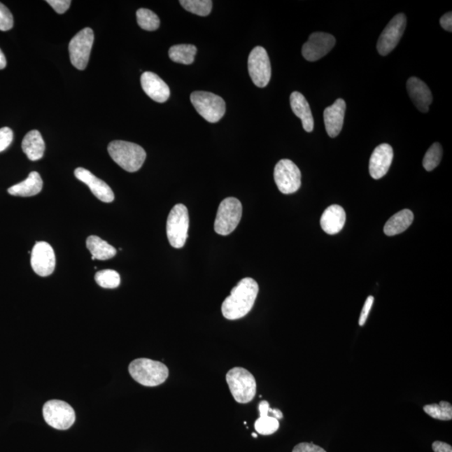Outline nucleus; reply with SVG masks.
Here are the masks:
<instances>
[{"mask_svg":"<svg viewBox=\"0 0 452 452\" xmlns=\"http://www.w3.org/2000/svg\"><path fill=\"white\" fill-rule=\"evenodd\" d=\"M258 292V284L254 279L246 277L239 281L221 306L224 318L237 320L246 316L253 309Z\"/></svg>","mask_w":452,"mask_h":452,"instance_id":"1","label":"nucleus"},{"mask_svg":"<svg viewBox=\"0 0 452 452\" xmlns=\"http://www.w3.org/2000/svg\"><path fill=\"white\" fill-rule=\"evenodd\" d=\"M108 150L115 163L130 173L139 171L147 157L142 147L126 141H113L109 143Z\"/></svg>","mask_w":452,"mask_h":452,"instance_id":"2","label":"nucleus"},{"mask_svg":"<svg viewBox=\"0 0 452 452\" xmlns=\"http://www.w3.org/2000/svg\"><path fill=\"white\" fill-rule=\"evenodd\" d=\"M132 378L143 386L155 387L162 385L169 377L168 367L159 361L138 359L129 367Z\"/></svg>","mask_w":452,"mask_h":452,"instance_id":"3","label":"nucleus"},{"mask_svg":"<svg viewBox=\"0 0 452 452\" xmlns=\"http://www.w3.org/2000/svg\"><path fill=\"white\" fill-rule=\"evenodd\" d=\"M229 390L236 402L240 404L249 403L257 394V381L248 370L236 367L226 374Z\"/></svg>","mask_w":452,"mask_h":452,"instance_id":"4","label":"nucleus"},{"mask_svg":"<svg viewBox=\"0 0 452 452\" xmlns=\"http://www.w3.org/2000/svg\"><path fill=\"white\" fill-rule=\"evenodd\" d=\"M190 101L197 113L211 123L218 122L225 113L223 97L208 92L197 91L191 94Z\"/></svg>","mask_w":452,"mask_h":452,"instance_id":"5","label":"nucleus"},{"mask_svg":"<svg viewBox=\"0 0 452 452\" xmlns=\"http://www.w3.org/2000/svg\"><path fill=\"white\" fill-rule=\"evenodd\" d=\"M190 226L189 211L185 206L178 204L170 211L167 220V236L174 248L185 246Z\"/></svg>","mask_w":452,"mask_h":452,"instance_id":"6","label":"nucleus"},{"mask_svg":"<svg viewBox=\"0 0 452 452\" xmlns=\"http://www.w3.org/2000/svg\"><path fill=\"white\" fill-rule=\"evenodd\" d=\"M242 216V204L236 198L229 197L220 204L215 221V230L220 236H228L236 229Z\"/></svg>","mask_w":452,"mask_h":452,"instance_id":"7","label":"nucleus"},{"mask_svg":"<svg viewBox=\"0 0 452 452\" xmlns=\"http://www.w3.org/2000/svg\"><path fill=\"white\" fill-rule=\"evenodd\" d=\"M43 416L47 424L57 430L69 429L76 421L73 408L58 400H49L44 404Z\"/></svg>","mask_w":452,"mask_h":452,"instance_id":"8","label":"nucleus"},{"mask_svg":"<svg viewBox=\"0 0 452 452\" xmlns=\"http://www.w3.org/2000/svg\"><path fill=\"white\" fill-rule=\"evenodd\" d=\"M94 42V33L91 28H85L72 38L69 44L70 59L76 69H86Z\"/></svg>","mask_w":452,"mask_h":452,"instance_id":"9","label":"nucleus"},{"mask_svg":"<svg viewBox=\"0 0 452 452\" xmlns=\"http://www.w3.org/2000/svg\"><path fill=\"white\" fill-rule=\"evenodd\" d=\"M277 188L284 195L296 193L302 185V174L297 166L290 160H281L274 169Z\"/></svg>","mask_w":452,"mask_h":452,"instance_id":"10","label":"nucleus"},{"mask_svg":"<svg viewBox=\"0 0 452 452\" xmlns=\"http://www.w3.org/2000/svg\"><path fill=\"white\" fill-rule=\"evenodd\" d=\"M248 71L255 86L263 88L269 83L271 76V62L267 50L263 47L257 46L251 50L248 58Z\"/></svg>","mask_w":452,"mask_h":452,"instance_id":"11","label":"nucleus"},{"mask_svg":"<svg viewBox=\"0 0 452 452\" xmlns=\"http://www.w3.org/2000/svg\"><path fill=\"white\" fill-rule=\"evenodd\" d=\"M406 27L407 16L404 14L395 15L379 38L377 44L379 53L383 57L390 54L402 40Z\"/></svg>","mask_w":452,"mask_h":452,"instance_id":"12","label":"nucleus"},{"mask_svg":"<svg viewBox=\"0 0 452 452\" xmlns=\"http://www.w3.org/2000/svg\"><path fill=\"white\" fill-rule=\"evenodd\" d=\"M335 44V37L331 34L315 32L302 46V53L306 61L316 62L330 53Z\"/></svg>","mask_w":452,"mask_h":452,"instance_id":"13","label":"nucleus"},{"mask_svg":"<svg viewBox=\"0 0 452 452\" xmlns=\"http://www.w3.org/2000/svg\"><path fill=\"white\" fill-rule=\"evenodd\" d=\"M31 263L32 269L40 276H48L55 271V251L48 243L36 242L31 251Z\"/></svg>","mask_w":452,"mask_h":452,"instance_id":"14","label":"nucleus"},{"mask_svg":"<svg viewBox=\"0 0 452 452\" xmlns=\"http://www.w3.org/2000/svg\"><path fill=\"white\" fill-rule=\"evenodd\" d=\"M394 151L390 145L382 143L374 149L369 160V174L374 180H379L389 171Z\"/></svg>","mask_w":452,"mask_h":452,"instance_id":"15","label":"nucleus"},{"mask_svg":"<svg viewBox=\"0 0 452 452\" xmlns=\"http://www.w3.org/2000/svg\"><path fill=\"white\" fill-rule=\"evenodd\" d=\"M75 176L78 181L90 188L92 194L101 202L105 203L113 202L114 194L108 183L94 176L89 170L84 168L76 169Z\"/></svg>","mask_w":452,"mask_h":452,"instance_id":"16","label":"nucleus"},{"mask_svg":"<svg viewBox=\"0 0 452 452\" xmlns=\"http://www.w3.org/2000/svg\"><path fill=\"white\" fill-rule=\"evenodd\" d=\"M141 85L143 90L152 100L160 104L168 101L170 90L167 84L159 76L153 72L146 71L141 76Z\"/></svg>","mask_w":452,"mask_h":452,"instance_id":"17","label":"nucleus"},{"mask_svg":"<svg viewBox=\"0 0 452 452\" xmlns=\"http://www.w3.org/2000/svg\"><path fill=\"white\" fill-rule=\"evenodd\" d=\"M345 111H346V104L342 98H339L334 104L324 110V125H325L327 134L330 138H336L342 131Z\"/></svg>","mask_w":452,"mask_h":452,"instance_id":"18","label":"nucleus"},{"mask_svg":"<svg viewBox=\"0 0 452 452\" xmlns=\"http://www.w3.org/2000/svg\"><path fill=\"white\" fill-rule=\"evenodd\" d=\"M407 87L409 96L417 109L421 113H428L433 97L428 85L413 76L407 80Z\"/></svg>","mask_w":452,"mask_h":452,"instance_id":"19","label":"nucleus"},{"mask_svg":"<svg viewBox=\"0 0 452 452\" xmlns=\"http://www.w3.org/2000/svg\"><path fill=\"white\" fill-rule=\"evenodd\" d=\"M345 221H346V214L344 208L339 204H332L323 212L320 224L327 234H335L343 229Z\"/></svg>","mask_w":452,"mask_h":452,"instance_id":"20","label":"nucleus"},{"mask_svg":"<svg viewBox=\"0 0 452 452\" xmlns=\"http://www.w3.org/2000/svg\"><path fill=\"white\" fill-rule=\"evenodd\" d=\"M291 108L294 114L301 119L302 127L306 133H311L314 129V120L308 101L302 93L294 92L290 97Z\"/></svg>","mask_w":452,"mask_h":452,"instance_id":"21","label":"nucleus"},{"mask_svg":"<svg viewBox=\"0 0 452 452\" xmlns=\"http://www.w3.org/2000/svg\"><path fill=\"white\" fill-rule=\"evenodd\" d=\"M43 181L39 173L31 172L27 180L13 185L8 190V194L20 197H31L41 193Z\"/></svg>","mask_w":452,"mask_h":452,"instance_id":"22","label":"nucleus"},{"mask_svg":"<svg viewBox=\"0 0 452 452\" xmlns=\"http://www.w3.org/2000/svg\"><path fill=\"white\" fill-rule=\"evenodd\" d=\"M45 148L44 139L39 131L32 130L25 135L22 141V149L29 160L36 161L42 159Z\"/></svg>","mask_w":452,"mask_h":452,"instance_id":"23","label":"nucleus"},{"mask_svg":"<svg viewBox=\"0 0 452 452\" xmlns=\"http://www.w3.org/2000/svg\"><path fill=\"white\" fill-rule=\"evenodd\" d=\"M413 220V213L409 210H403L390 217L383 228V232L389 236L402 234L411 226Z\"/></svg>","mask_w":452,"mask_h":452,"instance_id":"24","label":"nucleus"},{"mask_svg":"<svg viewBox=\"0 0 452 452\" xmlns=\"http://www.w3.org/2000/svg\"><path fill=\"white\" fill-rule=\"evenodd\" d=\"M87 247L92 257L100 261L113 258L117 254V250L113 246L96 236H91L87 239Z\"/></svg>","mask_w":452,"mask_h":452,"instance_id":"25","label":"nucleus"},{"mask_svg":"<svg viewBox=\"0 0 452 452\" xmlns=\"http://www.w3.org/2000/svg\"><path fill=\"white\" fill-rule=\"evenodd\" d=\"M196 53H197V48L193 45H173L169 50L171 61L183 65H191L195 62Z\"/></svg>","mask_w":452,"mask_h":452,"instance_id":"26","label":"nucleus"},{"mask_svg":"<svg viewBox=\"0 0 452 452\" xmlns=\"http://www.w3.org/2000/svg\"><path fill=\"white\" fill-rule=\"evenodd\" d=\"M136 20L144 31H155L160 27V20L155 12L148 8H139L136 11Z\"/></svg>","mask_w":452,"mask_h":452,"instance_id":"27","label":"nucleus"},{"mask_svg":"<svg viewBox=\"0 0 452 452\" xmlns=\"http://www.w3.org/2000/svg\"><path fill=\"white\" fill-rule=\"evenodd\" d=\"M180 3L188 12L199 16L210 15L213 6L211 0H181Z\"/></svg>","mask_w":452,"mask_h":452,"instance_id":"28","label":"nucleus"},{"mask_svg":"<svg viewBox=\"0 0 452 452\" xmlns=\"http://www.w3.org/2000/svg\"><path fill=\"white\" fill-rule=\"evenodd\" d=\"M424 411L434 419L441 421H451L452 419L451 404L441 402L440 404H428L425 406Z\"/></svg>","mask_w":452,"mask_h":452,"instance_id":"29","label":"nucleus"},{"mask_svg":"<svg viewBox=\"0 0 452 452\" xmlns=\"http://www.w3.org/2000/svg\"><path fill=\"white\" fill-rule=\"evenodd\" d=\"M96 283L101 288L113 289L119 287L121 283L120 276L116 271L104 270L97 272Z\"/></svg>","mask_w":452,"mask_h":452,"instance_id":"30","label":"nucleus"},{"mask_svg":"<svg viewBox=\"0 0 452 452\" xmlns=\"http://www.w3.org/2000/svg\"><path fill=\"white\" fill-rule=\"evenodd\" d=\"M279 421L270 416H260L255 423V430L263 436L274 434L279 429Z\"/></svg>","mask_w":452,"mask_h":452,"instance_id":"31","label":"nucleus"},{"mask_svg":"<svg viewBox=\"0 0 452 452\" xmlns=\"http://www.w3.org/2000/svg\"><path fill=\"white\" fill-rule=\"evenodd\" d=\"M442 147L439 143H435L426 152L423 160V166L428 171H432L440 164L442 159Z\"/></svg>","mask_w":452,"mask_h":452,"instance_id":"32","label":"nucleus"},{"mask_svg":"<svg viewBox=\"0 0 452 452\" xmlns=\"http://www.w3.org/2000/svg\"><path fill=\"white\" fill-rule=\"evenodd\" d=\"M14 25V18L11 12L2 3H0V31H10Z\"/></svg>","mask_w":452,"mask_h":452,"instance_id":"33","label":"nucleus"},{"mask_svg":"<svg viewBox=\"0 0 452 452\" xmlns=\"http://www.w3.org/2000/svg\"><path fill=\"white\" fill-rule=\"evenodd\" d=\"M13 138H14V134L10 127H4L0 129V153L10 147Z\"/></svg>","mask_w":452,"mask_h":452,"instance_id":"34","label":"nucleus"},{"mask_svg":"<svg viewBox=\"0 0 452 452\" xmlns=\"http://www.w3.org/2000/svg\"><path fill=\"white\" fill-rule=\"evenodd\" d=\"M46 3H48L58 14H64L70 8L71 1L70 0H47Z\"/></svg>","mask_w":452,"mask_h":452,"instance_id":"35","label":"nucleus"},{"mask_svg":"<svg viewBox=\"0 0 452 452\" xmlns=\"http://www.w3.org/2000/svg\"><path fill=\"white\" fill-rule=\"evenodd\" d=\"M292 452H327L313 443L302 442L294 447Z\"/></svg>","mask_w":452,"mask_h":452,"instance_id":"36","label":"nucleus"},{"mask_svg":"<svg viewBox=\"0 0 452 452\" xmlns=\"http://www.w3.org/2000/svg\"><path fill=\"white\" fill-rule=\"evenodd\" d=\"M374 301V298L373 296H369L368 298H367L365 301V304L364 305V308H362V312L360 314V326L365 325L367 321V318H368L369 317L371 308H372Z\"/></svg>","mask_w":452,"mask_h":452,"instance_id":"37","label":"nucleus"},{"mask_svg":"<svg viewBox=\"0 0 452 452\" xmlns=\"http://www.w3.org/2000/svg\"><path fill=\"white\" fill-rule=\"evenodd\" d=\"M441 27L446 31H452V13H446L440 20Z\"/></svg>","mask_w":452,"mask_h":452,"instance_id":"38","label":"nucleus"},{"mask_svg":"<svg viewBox=\"0 0 452 452\" xmlns=\"http://www.w3.org/2000/svg\"><path fill=\"white\" fill-rule=\"evenodd\" d=\"M434 452H452V447L447 443L442 442H435L432 444Z\"/></svg>","mask_w":452,"mask_h":452,"instance_id":"39","label":"nucleus"},{"mask_svg":"<svg viewBox=\"0 0 452 452\" xmlns=\"http://www.w3.org/2000/svg\"><path fill=\"white\" fill-rule=\"evenodd\" d=\"M270 404L266 400H263L259 404L260 416H269Z\"/></svg>","mask_w":452,"mask_h":452,"instance_id":"40","label":"nucleus"},{"mask_svg":"<svg viewBox=\"0 0 452 452\" xmlns=\"http://www.w3.org/2000/svg\"><path fill=\"white\" fill-rule=\"evenodd\" d=\"M269 413H271L273 417H275L277 420L283 419V414L278 409H269Z\"/></svg>","mask_w":452,"mask_h":452,"instance_id":"41","label":"nucleus"},{"mask_svg":"<svg viewBox=\"0 0 452 452\" xmlns=\"http://www.w3.org/2000/svg\"><path fill=\"white\" fill-rule=\"evenodd\" d=\"M6 58L4 57L3 51L0 50V70L4 69L6 66Z\"/></svg>","mask_w":452,"mask_h":452,"instance_id":"42","label":"nucleus"},{"mask_svg":"<svg viewBox=\"0 0 452 452\" xmlns=\"http://www.w3.org/2000/svg\"><path fill=\"white\" fill-rule=\"evenodd\" d=\"M253 437H255V438H257V434H255V433H253Z\"/></svg>","mask_w":452,"mask_h":452,"instance_id":"43","label":"nucleus"}]
</instances>
